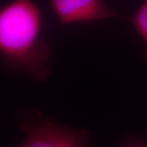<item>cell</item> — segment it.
I'll return each mask as SVG.
<instances>
[{
  "mask_svg": "<svg viewBox=\"0 0 147 147\" xmlns=\"http://www.w3.org/2000/svg\"><path fill=\"white\" fill-rule=\"evenodd\" d=\"M51 3L62 25L122 16L102 0H51Z\"/></svg>",
  "mask_w": 147,
  "mask_h": 147,
  "instance_id": "3957f363",
  "label": "cell"
},
{
  "mask_svg": "<svg viewBox=\"0 0 147 147\" xmlns=\"http://www.w3.org/2000/svg\"><path fill=\"white\" fill-rule=\"evenodd\" d=\"M129 21L145 42V60L147 62V0H144L138 10L129 18Z\"/></svg>",
  "mask_w": 147,
  "mask_h": 147,
  "instance_id": "277c9868",
  "label": "cell"
},
{
  "mask_svg": "<svg viewBox=\"0 0 147 147\" xmlns=\"http://www.w3.org/2000/svg\"><path fill=\"white\" fill-rule=\"evenodd\" d=\"M27 135L16 147H88L89 132L50 122L28 125Z\"/></svg>",
  "mask_w": 147,
  "mask_h": 147,
  "instance_id": "7a4b0ae2",
  "label": "cell"
},
{
  "mask_svg": "<svg viewBox=\"0 0 147 147\" xmlns=\"http://www.w3.org/2000/svg\"><path fill=\"white\" fill-rule=\"evenodd\" d=\"M124 147H147L146 145H145L144 143L138 142H133L128 143Z\"/></svg>",
  "mask_w": 147,
  "mask_h": 147,
  "instance_id": "5b68a950",
  "label": "cell"
},
{
  "mask_svg": "<svg viewBox=\"0 0 147 147\" xmlns=\"http://www.w3.org/2000/svg\"><path fill=\"white\" fill-rule=\"evenodd\" d=\"M41 13L31 0H15L0 11V51L6 65L38 81L50 74V45L41 37Z\"/></svg>",
  "mask_w": 147,
  "mask_h": 147,
  "instance_id": "6da1fadb",
  "label": "cell"
}]
</instances>
